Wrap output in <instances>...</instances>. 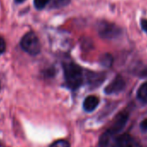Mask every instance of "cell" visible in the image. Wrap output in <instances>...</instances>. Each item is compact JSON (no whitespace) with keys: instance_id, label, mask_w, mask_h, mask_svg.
I'll return each mask as SVG.
<instances>
[{"instance_id":"cell-1","label":"cell","mask_w":147,"mask_h":147,"mask_svg":"<svg viewBox=\"0 0 147 147\" xmlns=\"http://www.w3.org/2000/svg\"><path fill=\"white\" fill-rule=\"evenodd\" d=\"M65 83L71 90L78 89L84 82V74L82 67L74 62H67L62 65Z\"/></svg>"},{"instance_id":"cell-2","label":"cell","mask_w":147,"mask_h":147,"mask_svg":"<svg viewBox=\"0 0 147 147\" xmlns=\"http://www.w3.org/2000/svg\"><path fill=\"white\" fill-rule=\"evenodd\" d=\"M22 49L30 55H36L41 51V43L34 32L26 33L21 40Z\"/></svg>"},{"instance_id":"cell-3","label":"cell","mask_w":147,"mask_h":147,"mask_svg":"<svg viewBox=\"0 0 147 147\" xmlns=\"http://www.w3.org/2000/svg\"><path fill=\"white\" fill-rule=\"evenodd\" d=\"M97 31L100 37L107 40L115 39L122 33L121 29L117 24L107 21L100 22L97 26Z\"/></svg>"},{"instance_id":"cell-4","label":"cell","mask_w":147,"mask_h":147,"mask_svg":"<svg viewBox=\"0 0 147 147\" xmlns=\"http://www.w3.org/2000/svg\"><path fill=\"white\" fill-rule=\"evenodd\" d=\"M111 130H107L103 132L99 139L100 147H119V137Z\"/></svg>"},{"instance_id":"cell-5","label":"cell","mask_w":147,"mask_h":147,"mask_svg":"<svg viewBox=\"0 0 147 147\" xmlns=\"http://www.w3.org/2000/svg\"><path fill=\"white\" fill-rule=\"evenodd\" d=\"M128 119H129V113L125 110L121 111L116 115V117L113 120L112 125L109 128V130H111L115 133H119L126 125Z\"/></svg>"},{"instance_id":"cell-6","label":"cell","mask_w":147,"mask_h":147,"mask_svg":"<svg viewBox=\"0 0 147 147\" xmlns=\"http://www.w3.org/2000/svg\"><path fill=\"white\" fill-rule=\"evenodd\" d=\"M125 88V82L121 76H116L105 88L107 94H115L122 92Z\"/></svg>"},{"instance_id":"cell-7","label":"cell","mask_w":147,"mask_h":147,"mask_svg":"<svg viewBox=\"0 0 147 147\" xmlns=\"http://www.w3.org/2000/svg\"><path fill=\"white\" fill-rule=\"evenodd\" d=\"M119 147H142L139 142L128 133L119 137Z\"/></svg>"},{"instance_id":"cell-8","label":"cell","mask_w":147,"mask_h":147,"mask_svg":"<svg viewBox=\"0 0 147 147\" xmlns=\"http://www.w3.org/2000/svg\"><path fill=\"white\" fill-rule=\"evenodd\" d=\"M100 103V99L95 95H89L83 101V108L86 112L90 113L95 110Z\"/></svg>"},{"instance_id":"cell-9","label":"cell","mask_w":147,"mask_h":147,"mask_svg":"<svg viewBox=\"0 0 147 147\" xmlns=\"http://www.w3.org/2000/svg\"><path fill=\"white\" fill-rule=\"evenodd\" d=\"M137 96L139 100H141L143 103L147 104V82L143 83L139 87V88L137 92Z\"/></svg>"},{"instance_id":"cell-10","label":"cell","mask_w":147,"mask_h":147,"mask_svg":"<svg viewBox=\"0 0 147 147\" xmlns=\"http://www.w3.org/2000/svg\"><path fill=\"white\" fill-rule=\"evenodd\" d=\"M70 3V0H50L49 7L52 9H59L67 6Z\"/></svg>"},{"instance_id":"cell-11","label":"cell","mask_w":147,"mask_h":147,"mask_svg":"<svg viewBox=\"0 0 147 147\" xmlns=\"http://www.w3.org/2000/svg\"><path fill=\"white\" fill-rule=\"evenodd\" d=\"M100 62L103 67H111L113 65V58L110 54H105V55H101V57L100 59Z\"/></svg>"},{"instance_id":"cell-12","label":"cell","mask_w":147,"mask_h":147,"mask_svg":"<svg viewBox=\"0 0 147 147\" xmlns=\"http://www.w3.org/2000/svg\"><path fill=\"white\" fill-rule=\"evenodd\" d=\"M50 0H34V6L37 10H42L49 5Z\"/></svg>"},{"instance_id":"cell-13","label":"cell","mask_w":147,"mask_h":147,"mask_svg":"<svg viewBox=\"0 0 147 147\" xmlns=\"http://www.w3.org/2000/svg\"><path fill=\"white\" fill-rule=\"evenodd\" d=\"M49 147H70L69 143L65 139H59L55 141Z\"/></svg>"},{"instance_id":"cell-14","label":"cell","mask_w":147,"mask_h":147,"mask_svg":"<svg viewBox=\"0 0 147 147\" xmlns=\"http://www.w3.org/2000/svg\"><path fill=\"white\" fill-rule=\"evenodd\" d=\"M5 49H6V43H5V40L0 36V55L5 53Z\"/></svg>"},{"instance_id":"cell-15","label":"cell","mask_w":147,"mask_h":147,"mask_svg":"<svg viewBox=\"0 0 147 147\" xmlns=\"http://www.w3.org/2000/svg\"><path fill=\"white\" fill-rule=\"evenodd\" d=\"M140 25L142 30L147 34V19H142L140 22Z\"/></svg>"},{"instance_id":"cell-16","label":"cell","mask_w":147,"mask_h":147,"mask_svg":"<svg viewBox=\"0 0 147 147\" xmlns=\"http://www.w3.org/2000/svg\"><path fill=\"white\" fill-rule=\"evenodd\" d=\"M140 127L143 131H147V119H144L142 122H141V125H140Z\"/></svg>"},{"instance_id":"cell-17","label":"cell","mask_w":147,"mask_h":147,"mask_svg":"<svg viewBox=\"0 0 147 147\" xmlns=\"http://www.w3.org/2000/svg\"><path fill=\"white\" fill-rule=\"evenodd\" d=\"M15 1H16L17 3H23V2L25 1V0H15Z\"/></svg>"}]
</instances>
